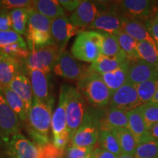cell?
I'll return each instance as SVG.
<instances>
[{
    "mask_svg": "<svg viewBox=\"0 0 158 158\" xmlns=\"http://www.w3.org/2000/svg\"><path fill=\"white\" fill-rule=\"evenodd\" d=\"M138 110L148 130L158 123V103L149 102L142 105L141 107L138 108Z\"/></svg>",
    "mask_w": 158,
    "mask_h": 158,
    "instance_id": "cell-35",
    "label": "cell"
},
{
    "mask_svg": "<svg viewBox=\"0 0 158 158\" xmlns=\"http://www.w3.org/2000/svg\"><path fill=\"white\" fill-rule=\"evenodd\" d=\"M129 60H127L116 70L100 75L101 78L110 92L114 93L122 87L127 81V70Z\"/></svg>",
    "mask_w": 158,
    "mask_h": 158,
    "instance_id": "cell-25",
    "label": "cell"
},
{
    "mask_svg": "<svg viewBox=\"0 0 158 158\" xmlns=\"http://www.w3.org/2000/svg\"><path fill=\"white\" fill-rule=\"evenodd\" d=\"M79 92L93 107L105 108L109 106L112 92L97 73L88 70L77 81Z\"/></svg>",
    "mask_w": 158,
    "mask_h": 158,
    "instance_id": "cell-2",
    "label": "cell"
},
{
    "mask_svg": "<svg viewBox=\"0 0 158 158\" xmlns=\"http://www.w3.org/2000/svg\"><path fill=\"white\" fill-rule=\"evenodd\" d=\"M31 2L29 0H2L0 1V10H7L23 7H30Z\"/></svg>",
    "mask_w": 158,
    "mask_h": 158,
    "instance_id": "cell-41",
    "label": "cell"
},
{
    "mask_svg": "<svg viewBox=\"0 0 158 158\" xmlns=\"http://www.w3.org/2000/svg\"><path fill=\"white\" fill-rule=\"evenodd\" d=\"M121 24L122 30L133 37L137 42L150 41L155 43L152 37L149 35L144 22L122 16L121 19Z\"/></svg>",
    "mask_w": 158,
    "mask_h": 158,
    "instance_id": "cell-22",
    "label": "cell"
},
{
    "mask_svg": "<svg viewBox=\"0 0 158 158\" xmlns=\"http://www.w3.org/2000/svg\"><path fill=\"white\" fill-rule=\"evenodd\" d=\"M138 53L142 60L158 66V48L155 43L150 41L138 42Z\"/></svg>",
    "mask_w": 158,
    "mask_h": 158,
    "instance_id": "cell-32",
    "label": "cell"
},
{
    "mask_svg": "<svg viewBox=\"0 0 158 158\" xmlns=\"http://www.w3.org/2000/svg\"><path fill=\"white\" fill-rule=\"evenodd\" d=\"M28 58L26 59V64L28 70H39L48 74L54 70L56 63L62 54L56 45H46L39 48H33Z\"/></svg>",
    "mask_w": 158,
    "mask_h": 158,
    "instance_id": "cell-7",
    "label": "cell"
},
{
    "mask_svg": "<svg viewBox=\"0 0 158 158\" xmlns=\"http://www.w3.org/2000/svg\"><path fill=\"white\" fill-rule=\"evenodd\" d=\"M143 105L138 98L136 86L127 81L114 93H112L109 107L129 112Z\"/></svg>",
    "mask_w": 158,
    "mask_h": 158,
    "instance_id": "cell-10",
    "label": "cell"
},
{
    "mask_svg": "<svg viewBox=\"0 0 158 158\" xmlns=\"http://www.w3.org/2000/svg\"><path fill=\"white\" fill-rule=\"evenodd\" d=\"M152 102L158 103V89L157 91V92H156V94H155V96H154V98H152Z\"/></svg>",
    "mask_w": 158,
    "mask_h": 158,
    "instance_id": "cell-47",
    "label": "cell"
},
{
    "mask_svg": "<svg viewBox=\"0 0 158 158\" xmlns=\"http://www.w3.org/2000/svg\"><path fill=\"white\" fill-rule=\"evenodd\" d=\"M9 87L23 100L29 111L32 106L34 100L30 80L24 74L19 73L11 82Z\"/></svg>",
    "mask_w": 158,
    "mask_h": 158,
    "instance_id": "cell-21",
    "label": "cell"
},
{
    "mask_svg": "<svg viewBox=\"0 0 158 158\" xmlns=\"http://www.w3.org/2000/svg\"><path fill=\"white\" fill-rule=\"evenodd\" d=\"M65 96V109L68 129L70 140L80 127L86 113V101L78 89L68 85H62Z\"/></svg>",
    "mask_w": 158,
    "mask_h": 158,
    "instance_id": "cell-6",
    "label": "cell"
},
{
    "mask_svg": "<svg viewBox=\"0 0 158 158\" xmlns=\"http://www.w3.org/2000/svg\"><path fill=\"white\" fill-rule=\"evenodd\" d=\"M111 2L83 1L70 15L69 21L76 28L84 29L89 27L101 13L107 10Z\"/></svg>",
    "mask_w": 158,
    "mask_h": 158,
    "instance_id": "cell-8",
    "label": "cell"
},
{
    "mask_svg": "<svg viewBox=\"0 0 158 158\" xmlns=\"http://www.w3.org/2000/svg\"><path fill=\"white\" fill-rule=\"evenodd\" d=\"M103 108H86L83 121L71 138V146L86 147L94 146L100 135V121Z\"/></svg>",
    "mask_w": 158,
    "mask_h": 158,
    "instance_id": "cell-3",
    "label": "cell"
},
{
    "mask_svg": "<svg viewBox=\"0 0 158 158\" xmlns=\"http://www.w3.org/2000/svg\"><path fill=\"white\" fill-rule=\"evenodd\" d=\"M82 2L81 0H59V2L63 10H66L68 12H74Z\"/></svg>",
    "mask_w": 158,
    "mask_h": 158,
    "instance_id": "cell-44",
    "label": "cell"
},
{
    "mask_svg": "<svg viewBox=\"0 0 158 158\" xmlns=\"http://www.w3.org/2000/svg\"><path fill=\"white\" fill-rule=\"evenodd\" d=\"M144 23L158 48V13L153 15Z\"/></svg>",
    "mask_w": 158,
    "mask_h": 158,
    "instance_id": "cell-42",
    "label": "cell"
},
{
    "mask_svg": "<svg viewBox=\"0 0 158 158\" xmlns=\"http://www.w3.org/2000/svg\"><path fill=\"white\" fill-rule=\"evenodd\" d=\"M98 143L100 148L107 150L114 155L120 156L122 155L121 148L118 140L114 135L113 130H102L100 132Z\"/></svg>",
    "mask_w": 158,
    "mask_h": 158,
    "instance_id": "cell-33",
    "label": "cell"
},
{
    "mask_svg": "<svg viewBox=\"0 0 158 158\" xmlns=\"http://www.w3.org/2000/svg\"><path fill=\"white\" fill-rule=\"evenodd\" d=\"M51 21L29 7L27 36L29 50L54 44L51 35Z\"/></svg>",
    "mask_w": 158,
    "mask_h": 158,
    "instance_id": "cell-5",
    "label": "cell"
},
{
    "mask_svg": "<svg viewBox=\"0 0 158 158\" xmlns=\"http://www.w3.org/2000/svg\"><path fill=\"white\" fill-rule=\"evenodd\" d=\"M102 35L97 31H84L76 37L71 54L77 60L93 63L101 55Z\"/></svg>",
    "mask_w": 158,
    "mask_h": 158,
    "instance_id": "cell-4",
    "label": "cell"
},
{
    "mask_svg": "<svg viewBox=\"0 0 158 158\" xmlns=\"http://www.w3.org/2000/svg\"><path fill=\"white\" fill-rule=\"evenodd\" d=\"M51 128L53 134V139L61 136L70 137V132L68 129V124H67L64 92L62 86H61L60 93H59V106H57L52 115Z\"/></svg>",
    "mask_w": 158,
    "mask_h": 158,
    "instance_id": "cell-17",
    "label": "cell"
},
{
    "mask_svg": "<svg viewBox=\"0 0 158 158\" xmlns=\"http://www.w3.org/2000/svg\"><path fill=\"white\" fill-rule=\"evenodd\" d=\"M134 157L135 158H158V141H151L138 144Z\"/></svg>",
    "mask_w": 158,
    "mask_h": 158,
    "instance_id": "cell-36",
    "label": "cell"
},
{
    "mask_svg": "<svg viewBox=\"0 0 158 158\" xmlns=\"http://www.w3.org/2000/svg\"><path fill=\"white\" fill-rule=\"evenodd\" d=\"M118 158H135V157L132 155H124V154H122V155L118 156Z\"/></svg>",
    "mask_w": 158,
    "mask_h": 158,
    "instance_id": "cell-48",
    "label": "cell"
},
{
    "mask_svg": "<svg viewBox=\"0 0 158 158\" xmlns=\"http://www.w3.org/2000/svg\"><path fill=\"white\" fill-rule=\"evenodd\" d=\"M29 14V7L14 9L10 11L13 30L20 35H27Z\"/></svg>",
    "mask_w": 158,
    "mask_h": 158,
    "instance_id": "cell-30",
    "label": "cell"
},
{
    "mask_svg": "<svg viewBox=\"0 0 158 158\" xmlns=\"http://www.w3.org/2000/svg\"><path fill=\"white\" fill-rule=\"evenodd\" d=\"M113 131L117 138L122 154L134 156L138 144L130 130L127 127H124L117 128Z\"/></svg>",
    "mask_w": 158,
    "mask_h": 158,
    "instance_id": "cell-28",
    "label": "cell"
},
{
    "mask_svg": "<svg viewBox=\"0 0 158 158\" xmlns=\"http://www.w3.org/2000/svg\"><path fill=\"white\" fill-rule=\"evenodd\" d=\"M6 142L7 153L11 158L38 157V147L20 133L12 136Z\"/></svg>",
    "mask_w": 158,
    "mask_h": 158,
    "instance_id": "cell-14",
    "label": "cell"
},
{
    "mask_svg": "<svg viewBox=\"0 0 158 158\" xmlns=\"http://www.w3.org/2000/svg\"><path fill=\"white\" fill-rule=\"evenodd\" d=\"M102 35L101 54L108 57L117 56L122 52L116 35L101 32Z\"/></svg>",
    "mask_w": 158,
    "mask_h": 158,
    "instance_id": "cell-34",
    "label": "cell"
},
{
    "mask_svg": "<svg viewBox=\"0 0 158 158\" xmlns=\"http://www.w3.org/2000/svg\"><path fill=\"white\" fill-rule=\"evenodd\" d=\"M88 70V66L78 62L69 51H64L59 56L53 70L56 76L78 81Z\"/></svg>",
    "mask_w": 158,
    "mask_h": 158,
    "instance_id": "cell-11",
    "label": "cell"
},
{
    "mask_svg": "<svg viewBox=\"0 0 158 158\" xmlns=\"http://www.w3.org/2000/svg\"><path fill=\"white\" fill-rule=\"evenodd\" d=\"M124 127H128L127 112L109 106L103 108L100 121V131Z\"/></svg>",
    "mask_w": 158,
    "mask_h": 158,
    "instance_id": "cell-18",
    "label": "cell"
},
{
    "mask_svg": "<svg viewBox=\"0 0 158 158\" xmlns=\"http://www.w3.org/2000/svg\"><path fill=\"white\" fill-rule=\"evenodd\" d=\"M30 7L51 21L65 15L62 6L56 0H35L31 2Z\"/></svg>",
    "mask_w": 158,
    "mask_h": 158,
    "instance_id": "cell-26",
    "label": "cell"
},
{
    "mask_svg": "<svg viewBox=\"0 0 158 158\" xmlns=\"http://www.w3.org/2000/svg\"><path fill=\"white\" fill-rule=\"evenodd\" d=\"M92 158H118V156L102 148H94L92 153Z\"/></svg>",
    "mask_w": 158,
    "mask_h": 158,
    "instance_id": "cell-45",
    "label": "cell"
},
{
    "mask_svg": "<svg viewBox=\"0 0 158 158\" xmlns=\"http://www.w3.org/2000/svg\"><path fill=\"white\" fill-rule=\"evenodd\" d=\"M149 133L154 141H158V123L155 124L149 130Z\"/></svg>",
    "mask_w": 158,
    "mask_h": 158,
    "instance_id": "cell-46",
    "label": "cell"
},
{
    "mask_svg": "<svg viewBox=\"0 0 158 158\" xmlns=\"http://www.w3.org/2000/svg\"><path fill=\"white\" fill-rule=\"evenodd\" d=\"M136 89L142 103L151 102L158 89V76L136 85Z\"/></svg>",
    "mask_w": 158,
    "mask_h": 158,
    "instance_id": "cell-31",
    "label": "cell"
},
{
    "mask_svg": "<svg viewBox=\"0 0 158 158\" xmlns=\"http://www.w3.org/2000/svg\"><path fill=\"white\" fill-rule=\"evenodd\" d=\"M19 59L7 55L0 61V88L9 87L15 77L19 73Z\"/></svg>",
    "mask_w": 158,
    "mask_h": 158,
    "instance_id": "cell-24",
    "label": "cell"
},
{
    "mask_svg": "<svg viewBox=\"0 0 158 158\" xmlns=\"http://www.w3.org/2000/svg\"><path fill=\"white\" fill-rule=\"evenodd\" d=\"M34 98L43 102L54 100L49 94L48 78L47 74L39 70H28Z\"/></svg>",
    "mask_w": 158,
    "mask_h": 158,
    "instance_id": "cell-20",
    "label": "cell"
},
{
    "mask_svg": "<svg viewBox=\"0 0 158 158\" xmlns=\"http://www.w3.org/2000/svg\"><path fill=\"white\" fill-rule=\"evenodd\" d=\"M157 76L158 66L149 64L141 59L129 60L127 81L136 86Z\"/></svg>",
    "mask_w": 158,
    "mask_h": 158,
    "instance_id": "cell-16",
    "label": "cell"
},
{
    "mask_svg": "<svg viewBox=\"0 0 158 158\" xmlns=\"http://www.w3.org/2000/svg\"><path fill=\"white\" fill-rule=\"evenodd\" d=\"M116 35L121 50L125 54L128 60L140 59L138 53V42L124 32L123 30L119 31Z\"/></svg>",
    "mask_w": 158,
    "mask_h": 158,
    "instance_id": "cell-29",
    "label": "cell"
},
{
    "mask_svg": "<svg viewBox=\"0 0 158 158\" xmlns=\"http://www.w3.org/2000/svg\"><path fill=\"white\" fill-rule=\"evenodd\" d=\"M127 60L128 59L123 51L114 57L106 56L101 54L95 62L89 66V70L94 71L100 75L108 73L117 69Z\"/></svg>",
    "mask_w": 158,
    "mask_h": 158,
    "instance_id": "cell-23",
    "label": "cell"
},
{
    "mask_svg": "<svg viewBox=\"0 0 158 158\" xmlns=\"http://www.w3.org/2000/svg\"><path fill=\"white\" fill-rule=\"evenodd\" d=\"M6 54L9 56L14 57V58L19 59H27L29 56L30 51H29L28 47H23L20 45H13L10 46L5 47L2 50Z\"/></svg>",
    "mask_w": 158,
    "mask_h": 158,
    "instance_id": "cell-39",
    "label": "cell"
},
{
    "mask_svg": "<svg viewBox=\"0 0 158 158\" xmlns=\"http://www.w3.org/2000/svg\"><path fill=\"white\" fill-rule=\"evenodd\" d=\"M13 30L10 12L4 10L0 13V31Z\"/></svg>",
    "mask_w": 158,
    "mask_h": 158,
    "instance_id": "cell-43",
    "label": "cell"
},
{
    "mask_svg": "<svg viewBox=\"0 0 158 158\" xmlns=\"http://www.w3.org/2000/svg\"><path fill=\"white\" fill-rule=\"evenodd\" d=\"M54 100L43 102L34 98L33 104L29 110L27 121H28L29 133L37 147L49 142L48 135L51 126L52 109Z\"/></svg>",
    "mask_w": 158,
    "mask_h": 158,
    "instance_id": "cell-1",
    "label": "cell"
},
{
    "mask_svg": "<svg viewBox=\"0 0 158 158\" xmlns=\"http://www.w3.org/2000/svg\"><path fill=\"white\" fill-rule=\"evenodd\" d=\"M122 15L116 5V1L111 2L109 7L101 13L92 23L89 28L97 31L116 35L122 30Z\"/></svg>",
    "mask_w": 158,
    "mask_h": 158,
    "instance_id": "cell-13",
    "label": "cell"
},
{
    "mask_svg": "<svg viewBox=\"0 0 158 158\" xmlns=\"http://www.w3.org/2000/svg\"><path fill=\"white\" fill-rule=\"evenodd\" d=\"M19 118L11 109L0 90V135L5 141L19 133Z\"/></svg>",
    "mask_w": 158,
    "mask_h": 158,
    "instance_id": "cell-15",
    "label": "cell"
},
{
    "mask_svg": "<svg viewBox=\"0 0 158 158\" xmlns=\"http://www.w3.org/2000/svg\"><path fill=\"white\" fill-rule=\"evenodd\" d=\"M7 56V54H6L5 53L3 52V51H0V61H1L2 59H4L5 57H6Z\"/></svg>",
    "mask_w": 158,
    "mask_h": 158,
    "instance_id": "cell-49",
    "label": "cell"
},
{
    "mask_svg": "<svg viewBox=\"0 0 158 158\" xmlns=\"http://www.w3.org/2000/svg\"><path fill=\"white\" fill-rule=\"evenodd\" d=\"M116 5L122 16L145 22L155 13V1L123 0L116 1Z\"/></svg>",
    "mask_w": 158,
    "mask_h": 158,
    "instance_id": "cell-9",
    "label": "cell"
},
{
    "mask_svg": "<svg viewBox=\"0 0 158 158\" xmlns=\"http://www.w3.org/2000/svg\"><path fill=\"white\" fill-rule=\"evenodd\" d=\"M0 90L7 104L9 105L11 109L17 114L19 119L22 122L27 121L29 111L26 108L23 100L10 87L0 88Z\"/></svg>",
    "mask_w": 158,
    "mask_h": 158,
    "instance_id": "cell-27",
    "label": "cell"
},
{
    "mask_svg": "<svg viewBox=\"0 0 158 158\" xmlns=\"http://www.w3.org/2000/svg\"><path fill=\"white\" fill-rule=\"evenodd\" d=\"M82 29L76 28L71 24L68 17L61 15L52 20L51 23V35L53 42L62 54L66 48L68 41L73 36L83 32Z\"/></svg>",
    "mask_w": 158,
    "mask_h": 158,
    "instance_id": "cell-12",
    "label": "cell"
},
{
    "mask_svg": "<svg viewBox=\"0 0 158 158\" xmlns=\"http://www.w3.org/2000/svg\"><path fill=\"white\" fill-rule=\"evenodd\" d=\"M39 155L37 158H62L64 151L59 150L53 143H48L40 146Z\"/></svg>",
    "mask_w": 158,
    "mask_h": 158,
    "instance_id": "cell-38",
    "label": "cell"
},
{
    "mask_svg": "<svg viewBox=\"0 0 158 158\" xmlns=\"http://www.w3.org/2000/svg\"><path fill=\"white\" fill-rule=\"evenodd\" d=\"M128 129L135 138L136 143L141 144L145 142L154 141L149 133L143 117L138 108L127 112Z\"/></svg>",
    "mask_w": 158,
    "mask_h": 158,
    "instance_id": "cell-19",
    "label": "cell"
},
{
    "mask_svg": "<svg viewBox=\"0 0 158 158\" xmlns=\"http://www.w3.org/2000/svg\"><path fill=\"white\" fill-rule=\"evenodd\" d=\"M13 45H20L27 47L25 40L21 35L13 30L0 31V50Z\"/></svg>",
    "mask_w": 158,
    "mask_h": 158,
    "instance_id": "cell-37",
    "label": "cell"
},
{
    "mask_svg": "<svg viewBox=\"0 0 158 158\" xmlns=\"http://www.w3.org/2000/svg\"><path fill=\"white\" fill-rule=\"evenodd\" d=\"M94 149V146L80 147L71 146L67 149L66 158H84L91 155Z\"/></svg>",
    "mask_w": 158,
    "mask_h": 158,
    "instance_id": "cell-40",
    "label": "cell"
},
{
    "mask_svg": "<svg viewBox=\"0 0 158 158\" xmlns=\"http://www.w3.org/2000/svg\"><path fill=\"white\" fill-rule=\"evenodd\" d=\"M91 155H92V154H91ZM91 155L86 156V157H84V158H92V155Z\"/></svg>",
    "mask_w": 158,
    "mask_h": 158,
    "instance_id": "cell-50",
    "label": "cell"
}]
</instances>
